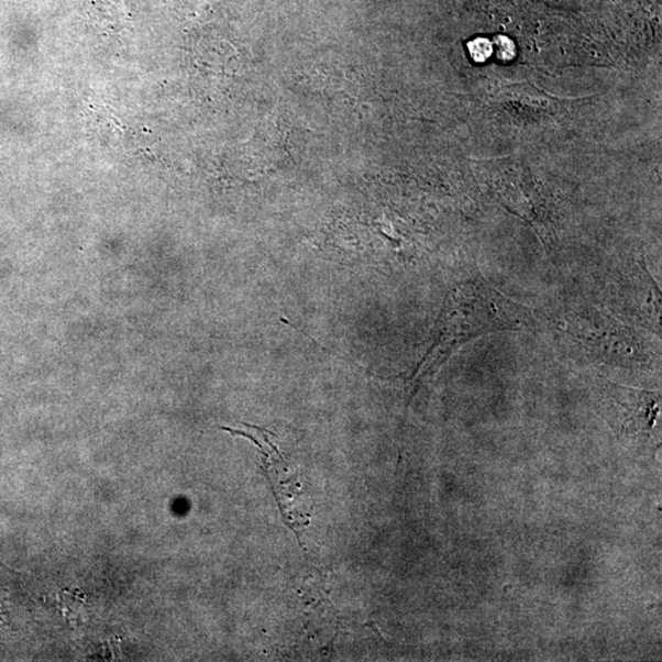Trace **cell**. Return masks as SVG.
I'll list each match as a JSON object with an SVG mask.
<instances>
[{"label":"cell","instance_id":"6da1fadb","mask_svg":"<svg viewBox=\"0 0 662 662\" xmlns=\"http://www.w3.org/2000/svg\"><path fill=\"white\" fill-rule=\"evenodd\" d=\"M541 329L531 309L496 290L483 275L456 285L448 296L438 327V335L421 366L420 378L452 355L467 341L499 331Z\"/></svg>","mask_w":662,"mask_h":662},{"label":"cell","instance_id":"7a4b0ae2","mask_svg":"<svg viewBox=\"0 0 662 662\" xmlns=\"http://www.w3.org/2000/svg\"><path fill=\"white\" fill-rule=\"evenodd\" d=\"M594 404L618 441L642 444L648 443L655 432L661 393L627 388L599 379L594 386Z\"/></svg>","mask_w":662,"mask_h":662},{"label":"cell","instance_id":"3957f363","mask_svg":"<svg viewBox=\"0 0 662 662\" xmlns=\"http://www.w3.org/2000/svg\"><path fill=\"white\" fill-rule=\"evenodd\" d=\"M563 318H553V329L561 333L575 347L587 355L608 361H637L640 345L638 338L628 328L615 320L593 311H570Z\"/></svg>","mask_w":662,"mask_h":662},{"label":"cell","instance_id":"277c9868","mask_svg":"<svg viewBox=\"0 0 662 662\" xmlns=\"http://www.w3.org/2000/svg\"><path fill=\"white\" fill-rule=\"evenodd\" d=\"M470 55L478 63L486 62L493 55V45L485 38H477L468 44Z\"/></svg>","mask_w":662,"mask_h":662},{"label":"cell","instance_id":"5b68a950","mask_svg":"<svg viewBox=\"0 0 662 662\" xmlns=\"http://www.w3.org/2000/svg\"><path fill=\"white\" fill-rule=\"evenodd\" d=\"M497 42V49H498V57L504 59V60H508L510 58H512V55H515V53L507 51V47L511 46V42L506 38L505 42L506 44H500L499 38H496Z\"/></svg>","mask_w":662,"mask_h":662}]
</instances>
